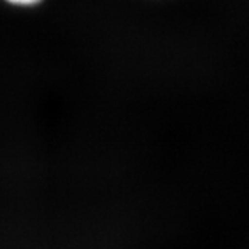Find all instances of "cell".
<instances>
[{
    "mask_svg": "<svg viewBox=\"0 0 249 249\" xmlns=\"http://www.w3.org/2000/svg\"><path fill=\"white\" fill-rule=\"evenodd\" d=\"M10 3H14V4H19V6H29V4H35L40 0H7Z\"/></svg>",
    "mask_w": 249,
    "mask_h": 249,
    "instance_id": "1",
    "label": "cell"
}]
</instances>
